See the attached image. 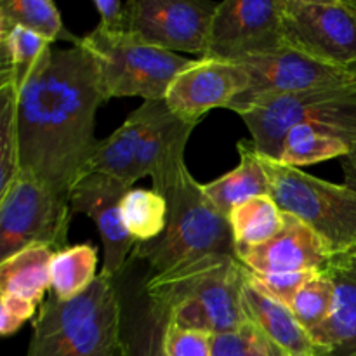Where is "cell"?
<instances>
[{
    "mask_svg": "<svg viewBox=\"0 0 356 356\" xmlns=\"http://www.w3.org/2000/svg\"><path fill=\"white\" fill-rule=\"evenodd\" d=\"M285 45L308 58L356 68V0H282Z\"/></svg>",
    "mask_w": 356,
    "mask_h": 356,
    "instance_id": "obj_9",
    "label": "cell"
},
{
    "mask_svg": "<svg viewBox=\"0 0 356 356\" xmlns=\"http://www.w3.org/2000/svg\"><path fill=\"white\" fill-rule=\"evenodd\" d=\"M263 165L270 181V197L282 212L312 228L332 254L356 245V190L282 162L263 159Z\"/></svg>",
    "mask_w": 356,
    "mask_h": 356,
    "instance_id": "obj_7",
    "label": "cell"
},
{
    "mask_svg": "<svg viewBox=\"0 0 356 356\" xmlns=\"http://www.w3.org/2000/svg\"><path fill=\"white\" fill-rule=\"evenodd\" d=\"M249 129L257 155L280 162L284 139L298 125H312L356 145V82L268 97L235 111Z\"/></svg>",
    "mask_w": 356,
    "mask_h": 356,
    "instance_id": "obj_5",
    "label": "cell"
},
{
    "mask_svg": "<svg viewBox=\"0 0 356 356\" xmlns=\"http://www.w3.org/2000/svg\"><path fill=\"white\" fill-rule=\"evenodd\" d=\"M143 129L136 153V177H152L153 190L165 193L184 163L188 139L198 124L177 118L163 99L143 101Z\"/></svg>",
    "mask_w": 356,
    "mask_h": 356,
    "instance_id": "obj_15",
    "label": "cell"
},
{
    "mask_svg": "<svg viewBox=\"0 0 356 356\" xmlns=\"http://www.w3.org/2000/svg\"><path fill=\"white\" fill-rule=\"evenodd\" d=\"M240 65L249 72L250 86L229 104L228 110L232 111L268 97L356 82V68L325 65L291 47Z\"/></svg>",
    "mask_w": 356,
    "mask_h": 356,
    "instance_id": "obj_12",
    "label": "cell"
},
{
    "mask_svg": "<svg viewBox=\"0 0 356 356\" xmlns=\"http://www.w3.org/2000/svg\"><path fill=\"white\" fill-rule=\"evenodd\" d=\"M124 302L125 356H167L165 334L170 323L169 308L149 294L145 280L125 291L117 280Z\"/></svg>",
    "mask_w": 356,
    "mask_h": 356,
    "instance_id": "obj_19",
    "label": "cell"
},
{
    "mask_svg": "<svg viewBox=\"0 0 356 356\" xmlns=\"http://www.w3.org/2000/svg\"><path fill=\"white\" fill-rule=\"evenodd\" d=\"M212 356H285L247 320L232 332L212 336Z\"/></svg>",
    "mask_w": 356,
    "mask_h": 356,
    "instance_id": "obj_31",
    "label": "cell"
},
{
    "mask_svg": "<svg viewBox=\"0 0 356 356\" xmlns=\"http://www.w3.org/2000/svg\"><path fill=\"white\" fill-rule=\"evenodd\" d=\"M106 96L82 45L47 52L16 99L19 169L70 198L96 152V115Z\"/></svg>",
    "mask_w": 356,
    "mask_h": 356,
    "instance_id": "obj_1",
    "label": "cell"
},
{
    "mask_svg": "<svg viewBox=\"0 0 356 356\" xmlns=\"http://www.w3.org/2000/svg\"><path fill=\"white\" fill-rule=\"evenodd\" d=\"M353 145L341 136L312 125L291 129L284 139L280 162L292 167L313 165L330 159H344Z\"/></svg>",
    "mask_w": 356,
    "mask_h": 356,
    "instance_id": "obj_24",
    "label": "cell"
},
{
    "mask_svg": "<svg viewBox=\"0 0 356 356\" xmlns=\"http://www.w3.org/2000/svg\"><path fill=\"white\" fill-rule=\"evenodd\" d=\"M141 129L143 110L139 106L125 118L124 124L113 134L108 136L106 139H99V145L87 165V172L106 174V176L124 181L129 186H132L138 181L136 153H138Z\"/></svg>",
    "mask_w": 356,
    "mask_h": 356,
    "instance_id": "obj_23",
    "label": "cell"
},
{
    "mask_svg": "<svg viewBox=\"0 0 356 356\" xmlns=\"http://www.w3.org/2000/svg\"><path fill=\"white\" fill-rule=\"evenodd\" d=\"M37 308V305L26 299L0 294V334L6 337L16 334L24 325V322L35 315Z\"/></svg>",
    "mask_w": 356,
    "mask_h": 356,
    "instance_id": "obj_34",
    "label": "cell"
},
{
    "mask_svg": "<svg viewBox=\"0 0 356 356\" xmlns=\"http://www.w3.org/2000/svg\"><path fill=\"white\" fill-rule=\"evenodd\" d=\"M282 0H222L212 21L207 51L202 58L245 63L273 54L285 45Z\"/></svg>",
    "mask_w": 356,
    "mask_h": 356,
    "instance_id": "obj_10",
    "label": "cell"
},
{
    "mask_svg": "<svg viewBox=\"0 0 356 356\" xmlns=\"http://www.w3.org/2000/svg\"><path fill=\"white\" fill-rule=\"evenodd\" d=\"M247 270V268H245ZM250 280L263 289L268 296H271L277 301L284 302L285 306H291L292 299L296 298L302 285L309 280L315 273H284V275H257L247 270Z\"/></svg>",
    "mask_w": 356,
    "mask_h": 356,
    "instance_id": "obj_33",
    "label": "cell"
},
{
    "mask_svg": "<svg viewBox=\"0 0 356 356\" xmlns=\"http://www.w3.org/2000/svg\"><path fill=\"white\" fill-rule=\"evenodd\" d=\"M51 47V42L26 28L0 24V87L19 94Z\"/></svg>",
    "mask_w": 356,
    "mask_h": 356,
    "instance_id": "obj_22",
    "label": "cell"
},
{
    "mask_svg": "<svg viewBox=\"0 0 356 356\" xmlns=\"http://www.w3.org/2000/svg\"><path fill=\"white\" fill-rule=\"evenodd\" d=\"M236 148L240 153L238 165L212 183L202 184L211 204L228 219L238 205L252 198L270 195V181L264 170L263 159L257 155L252 143L240 141Z\"/></svg>",
    "mask_w": 356,
    "mask_h": 356,
    "instance_id": "obj_20",
    "label": "cell"
},
{
    "mask_svg": "<svg viewBox=\"0 0 356 356\" xmlns=\"http://www.w3.org/2000/svg\"><path fill=\"white\" fill-rule=\"evenodd\" d=\"M219 2L127 0L125 33L170 52L204 56Z\"/></svg>",
    "mask_w": 356,
    "mask_h": 356,
    "instance_id": "obj_11",
    "label": "cell"
},
{
    "mask_svg": "<svg viewBox=\"0 0 356 356\" xmlns=\"http://www.w3.org/2000/svg\"><path fill=\"white\" fill-rule=\"evenodd\" d=\"M17 94L0 87V191L19 176V143L16 125Z\"/></svg>",
    "mask_w": 356,
    "mask_h": 356,
    "instance_id": "obj_30",
    "label": "cell"
},
{
    "mask_svg": "<svg viewBox=\"0 0 356 356\" xmlns=\"http://www.w3.org/2000/svg\"><path fill=\"white\" fill-rule=\"evenodd\" d=\"M323 273L334 285V306L309 337L318 356H356V245L332 254Z\"/></svg>",
    "mask_w": 356,
    "mask_h": 356,
    "instance_id": "obj_17",
    "label": "cell"
},
{
    "mask_svg": "<svg viewBox=\"0 0 356 356\" xmlns=\"http://www.w3.org/2000/svg\"><path fill=\"white\" fill-rule=\"evenodd\" d=\"M243 264L233 256H205L162 275L146 271V291L169 308L179 329L225 334L247 322L242 306Z\"/></svg>",
    "mask_w": 356,
    "mask_h": 356,
    "instance_id": "obj_3",
    "label": "cell"
},
{
    "mask_svg": "<svg viewBox=\"0 0 356 356\" xmlns=\"http://www.w3.org/2000/svg\"><path fill=\"white\" fill-rule=\"evenodd\" d=\"M56 250L49 245H30L13 257L0 261V294L26 299L33 305H44L51 292V263Z\"/></svg>",
    "mask_w": 356,
    "mask_h": 356,
    "instance_id": "obj_21",
    "label": "cell"
},
{
    "mask_svg": "<svg viewBox=\"0 0 356 356\" xmlns=\"http://www.w3.org/2000/svg\"><path fill=\"white\" fill-rule=\"evenodd\" d=\"M334 306V285L325 273H315L292 299L291 306L298 322L312 334L327 322Z\"/></svg>",
    "mask_w": 356,
    "mask_h": 356,
    "instance_id": "obj_29",
    "label": "cell"
},
{
    "mask_svg": "<svg viewBox=\"0 0 356 356\" xmlns=\"http://www.w3.org/2000/svg\"><path fill=\"white\" fill-rule=\"evenodd\" d=\"M249 86V72L240 63L200 58L174 79L163 101L177 118L198 124L214 108H228Z\"/></svg>",
    "mask_w": 356,
    "mask_h": 356,
    "instance_id": "obj_14",
    "label": "cell"
},
{
    "mask_svg": "<svg viewBox=\"0 0 356 356\" xmlns=\"http://www.w3.org/2000/svg\"><path fill=\"white\" fill-rule=\"evenodd\" d=\"M0 24L26 28L51 44L66 40L76 45L80 42V37L66 30L61 13L51 0H3L0 3Z\"/></svg>",
    "mask_w": 356,
    "mask_h": 356,
    "instance_id": "obj_27",
    "label": "cell"
},
{
    "mask_svg": "<svg viewBox=\"0 0 356 356\" xmlns=\"http://www.w3.org/2000/svg\"><path fill=\"white\" fill-rule=\"evenodd\" d=\"M167 200L155 190H131L122 200V218L136 243L159 238L167 226Z\"/></svg>",
    "mask_w": 356,
    "mask_h": 356,
    "instance_id": "obj_28",
    "label": "cell"
},
{
    "mask_svg": "<svg viewBox=\"0 0 356 356\" xmlns=\"http://www.w3.org/2000/svg\"><path fill=\"white\" fill-rule=\"evenodd\" d=\"M284 219L285 214L270 195L252 198L238 205L229 214L235 247L245 249V247L263 245L280 232Z\"/></svg>",
    "mask_w": 356,
    "mask_h": 356,
    "instance_id": "obj_26",
    "label": "cell"
},
{
    "mask_svg": "<svg viewBox=\"0 0 356 356\" xmlns=\"http://www.w3.org/2000/svg\"><path fill=\"white\" fill-rule=\"evenodd\" d=\"M341 167H343L344 181H346L344 184L356 190V145L344 159H341Z\"/></svg>",
    "mask_w": 356,
    "mask_h": 356,
    "instance_id": "obj_36",
    "label": "cell"
},
{
    "mask_svg": "<svg viewBox=\"0 0 356 356\" xmlns=\"http://www.w3.org/2000/svg\"><path fill=\"white\" fill-rule=\"evenodd\" d=\"M101 21L97 26L111 33H125L127 26V2L120 0H94Z\"/></svg>",
    "mask_w": 356,
    "mask_h": 356,
    "instance_id": "obj_35",
    "label": "cell"
},
{
    "mask_svg": "<svg viewBox=\"0 0 356 356\" xmlns=\"http://www.w3.org/2000/svg\"><path fill=\"white\" fill-rule=\"evenodd\" d=\"M165 351L167 356H212V336L200 330L179 329L169 323Z\"/></svg>",
    "mask_w": 356,
    "mask_h": 356,
    "instance_id": "obj_32",
    "label": "cell"
},
{
    "mask_svg": "<svg viewBox=\"0 0 356 356\" xmlns=\"http://www.w3.org/2000/svg\"><path fill=\"white\" fill-rule=\"evenodd\" d=\"M79 45L94 59L106 99H165L174 79L193 63V59L155 47L131 33H111L99 26L80 38Z\"/></svg>",
    "mask_w": 356,
    "mask_h": 356,
    "instance_id": "obj_6",
    "label": "cell"
},
{
    "mask_svg": "<svg viewBox=\"0 0 356 356\" xmlns=\"http://www.w3.org/2000/svg\"><path fill=\"white\" fill-rule=\"evenodd\" d=\"M330 257L325 242L291 214H285L282 229L266 243L236 249V259L257 275L322 273Z\"/></svg>",
    "mask_w": 356,
    "mask_h": 356,
    "instance_id": "obj_16",
    "label": "cell"
},
{
    "mask_svg": "<svg viewBox=\"0 0 356 356\" xmlns=\"http://www.w3.org/2000/svg\"><path fill=\"white\" fill-rule=\"evenodd\" d=\"M167 200V226L159 238L138 243L131 259L143 263L149 275H162L205 256L236 257L229 219L218 211L188 167L162 193Z\"/></svg>",
    "mask_w": 356,
    "mask_h": 356,
    "instance_id": "obj_4",
    "label": "cell"
},
{
    "mask_svg": "<svg viewBox=\"0 0 356 356\" xmlns=\"http://www.w3.org/2000/svg\"><path fill=\"white\" fill-rule=\"evenodd\" d=\"M97 250L90 243L58 250L51 263V292L59 299L79 298L97 278Z\"/></svg>",
    "mask_w": 356,
    "mask_h": 356,
    "instance_id": "obj_25",
    "label": "cell"
},
{
    "mask_svg": "<svg viewBox=\"0 0 356 356\" xmlns=\"http://www.w3.org/2000/svg\"><path fill=\"white\" fill-rule=\"evenodd\" d=\"M26 356H125L117 280L99 273L83 294L68 301L49 292L31 325Z\"/></svg>",
    "mask_w": 356,
    "mask_h": 356,
    "instance_id": "obj_2",
    "label": "cell"
},
{
    "mask_svg": "<svg viewBox=\"0 0 356 356\" xmlns=\"http://www.w3.org/2000/svg\"><path fill=\"white\" fill-rule=\"evenodd\" d=\"M132 190L127 183L106 174L87 172L70 191L73 214H83L96 225L103 240L104 259L101 275L117 280L127 268L136 240L122 218V200Z\"/></svg>",
    "mask_w": 356,
    "mask_h": 356,
    "instance_id": "obj_13",
    "label": "cell"
},
{
    "mask_svg": "<svg viewBox=\"0 0 356 356\" xmlns=\"http://www.w3.org/2000/svg\"><path fill=\"white\" fill-rule=\"evenodd\" d=\"M242 306L247 320L257 327L285 356H318L308 330L298 322L292 309L268 296L250 280L243 266Z\"/></svg>",
    "mask_w": 356,
    "mask_h": 356,
    "instance_id": "obj_18",
    "label": "cell"
},
{
    "mask_svg": "<svg viewBox=\"0 0 356 356\" xmlns=\"http://www.w3.org/2000/svg\"><path fill=\"white\" fill-rule=\"evenodd\" d=\"M72 218L70 198L19 172L0 191V261L37 243L66 249Z\"/></svg>",
    "mask_w": 356,
    "mask_h": 356,
    "instance_id": "obj_8",
    "label": "cell"
}]
</instances>
